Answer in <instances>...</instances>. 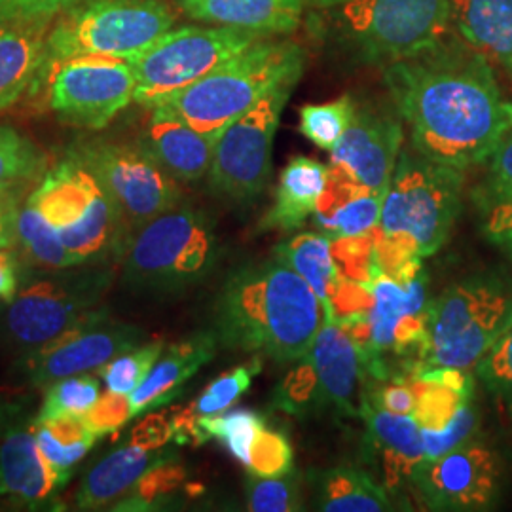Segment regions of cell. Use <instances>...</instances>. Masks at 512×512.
<instances>
[{
    "label": "cell",
    "instance_id": "45",
    "mask_svg": "<svg viewBox=\"0 0 512 512\" xmlns=\"http://www.w3.org/2000/svg\"><path fill=\"white\" fill-rule=\"evenodd\" d=\"M249 473L256 476L287 475L294 469L293 446L285 433L270 429L268 425L256 435L251 448Z\"/></svg>",
    "mask_w": 512,
    "mask_h": 512
},
{
    "label": "cell",
    "instance_id": "4",
    "mask_svg": "<svg viewBox=\"0 0 512 512\" xmlns=\"http://www.w3.org/2000/svg\"><path fill=\"white\" fill-rule=\"evenodd\" d=\"M219 255L215 222L202 209L181 203L137 228L118 264L129 291L167 296L198 285Z\"/></svg>",
    "mask_w": 512,
    "mask_h": 512
},
{
    "label": "cell",
    "instance_id": "21",
    "mask_svg": "<svg viewBox=\"0 0 512 512\" xmlns=\"http://www.w3.org/2000/svg\"><path fill=\"white\" fill-rule=\"evenodd\" d=\"M359 416L365 421L366 450L378 461L387 492H401L412 484L425 461L421 427L412 416H399L376 408L361 397Z\"/></svg>",
    "mask_w": 512,
    "mask_h": 512
},
{
    "label": "cell",
    "instance_id": "26",
    "mask_svg": "<svg viewBox=\"0 0 512 512\" xmlns=\"http://www.w3.org/2000/svg\"><path fill=\"white\" fill-rule=\"evenodd\" d=\"M181 10L202 23L251 31L289 33L298 27L304 0H177Z\"/></svg>",
    "mask_w": 512,
    "mask_h": 512
},
{
    "label": "cell",
    "instance_id": "51",
    "mask_svg": "<svg viewBox=\"0 0 512 512\" xmlns=\"http://www.w3.org/2000/svg\"><path fill=\"white\" fill-rule=\"evenodd\" d=\"M131 442L147 446V448H164L169 440H173L171 420L162 414H148L139 421L131 431Z\"/></svg>",
    "mask_w": 512,
    "mask_h": 512
},
{
    "label": "cell",
    "instance_id": "47",
    "mask_svg": "<svg viewBox=\"0 0 512 512\" xmlns=\"http://www.w3.org/2000/svg\"><path fill=\"white\" fill-rule=\"evenodd\" d=\"M363 397L376 408L399 416H412L416 408V395L403 378L370 380Z\"/></svg>",
    "mask_w": 512,
    "mask_h": 512
},
{
    "label": "cell",
    "instance_id": "31",
    "mask_svg": "<svg viewBox=\"0 0 512 512\" xmlns=\"http://www.w3.org/2000/svg\"><path fill=\"white\" fill-rule=\"evenodd\" d=\"M16 249L25 266L31 268H71L82 266L63 245L44 203L33 190L19 203L16 220Z\"/></svg>",
    "mask_w": 512,
    "mask_h": 512
},
{
    "label": "cell",
    "instance_id": "27",
    "mask_svg": "<svg viewBox=\"0 0 512 512\" xmlns=\"http://www.w3.org/2000/svg\"><path fill=\"white\" fill-rule=\"evenodd\" d=\"M329 183V165L308 156H296L281 171L272 209L262 217L258 232H294L313 217Z\"/></svg>",
    "mask_w": 512,
    "mask_h": 512
},
{
    "label": "cell",
    "instance_id": "30",
    "mask_svg": "<svg viewBox=\"0 0 512 512\" xmlns=\"http://www.w3.org/2000/svg\"><path fill=\"white\" fill-rule=\"evenodd\" d=\"M308 482L315 509L325 512L393 511V501L384 484L365 471L340 465L325 471H310Z\"/></svg>",
    "mask_w": 512,
    "mask_h": 512
},
{
    "label": "cell",
    "instance_id": "14",
    "mask_svg": "<svg viewBox=\"0 0 512 512\" xmlns=\"http://www.w3.org/2000/svg\"><path fill=\"white\" fill-rule=\"evenodd\" d=\"M342 19L351 40L368 59L389 63L444 42L452 23V0H348Z\"/></svg>",
    "mask_w": 512,
    "mask_h": 512
},
{
    "label": "cell",
    "instance_id": "42",
    "mask_svg": "<svg viewBox=\"0 0 512 512\" xmlns=\"http://www.w3.org/2000/svg\"><path fill=\"white\" fill-rule=\"evenodd\" d=\"M480 427V414L476 410L475 403L469 401L463 404L458 410V414L452 418V421L442 427V429H421V439H423V454L425 461H435L465 442L476 439Z\"/></svg>",
    "mask_w": 512,
    "mask_h": 512
},
{
    "label": "cell",
    "instance_id": "50",
    "mask_svg": "<svg viewBox=\"0 0 512 512\" xmlns=\"http://www.w3.org/2000/svg\"><path fill=\"white\" fill-rule=\"evenodd\" d=\"M488 194H512V131L490 156V173L484 184Z\"/></svg>",
    "mask_w": 512,
    "mask_h": 512
},
{
    "label": "cell",
    "instance_id": "53",
    "mask_svg": "<svg viewBox=\"0 0 512 512\" xmlns=\"http://www.w3.org/2000/svg\"><path fill=\"white\" fill-rule=\"evenodd\" d=\"M18 209L16 192L0 198V249H16Z\"/></svg>",
    "mask_w": 512,
    "mask_h": 512
},
{
    "label": "cell",
    "instance_id": "29",
    "mask_svg": "<svg viewBox=\"0 0 512 512\" xmlns=\"http://www.w3.org/2000/svg\"><path fill=\"white\" fill-rule=\"evenodd\" d=\"M452 23L473 50L512 76V0H452Z\"/></svg>",
    "mask_w": 512,
    "mask_h": 512
},
{
    "label": "cell",
    "instance_id": "43",
    "mask_svg": "<svg viewBox=\"0 0 512 512\" xmlns=\"http://www.w3.org/2000/svg\"><path fill=\"white\" fill-rule=\"evenodd\" d=\"M475 368L484 387L512 410V325L497 338Z\"/></svg>",
    "mask_w": 512,
    "mask_h": 512
},
{
    "label": "cell",
    "instance_id": "34",
    "mask_svg": "<svg viewBox=\"0 0 512 512\" xmlns=\"http://www.w3.org/2000/svg\"><path fill=\"white\" fill-rule=\"evenodd\" d=\"M44 167L46 156L27 135L12 126H0V198L38 179Z\"/></svg>",
    "mask_w": 512,
    "mask_h": 512
},
{
    "label": "cell",
    "instance_id": "33",
    "mask_svg": "<svg viewBox=\"0 0 512 512\" xmlns=\"http://www.w3.org/2000/svg\"><path fill=\"white\" fill-rule=\"evenodd\" d=\"M37 440L44 458L65 482L73 469L90 454L101 439L82 416H65L55 420L35 421Z\"/></svg>",
    "mask_w": 512,
    "mask_h": 512
},
{
    "label": "cell",
    "instance_id": "36",
    "mask_svg": "<svg viewBox=\"0 0 512 512\" xmlns=\"http://www.w3.org/2000/svg\"><path fill=\"white\" fill-rule=\"evenodd\" d=\"M200 431L205 442L219 440L220 444L243 463L245 467L251 461V448L256 435L266 427L262 414L253 410H234L230 414H219L209 418H198Z\"/></svg>",
    "mask_w": 512,
    "mask_h": 512
},
{
    "label": "cell",
    "instance_id": "46",
    "mask_svg": "<svg viewBox=\"0 0 512 512\" xmlns=\"http://www.w3.org/2000/svg\"><path fill=\"white\" fill-rule=\"evenodd\" d=\"M82 0H0V25L50 23Z\"/></svg>",
    "mask_w": 512,
    "mask_h": 512
},
{
    "label": "cell",
    "instance_id": "37",
    "mask_svg": "<svg viewBox=\"0 0 512 512\" xmlns=\"http://www.w3.org/2000/svg\"><path fill=\"white\" fill-rule=\"evenodd\" d=\"M247 509L253 512L302 511V475L289 471L281 476H256L249 473L245 482Z\"/></svg>",
    "mask_w": 512,
    "mask_h": 512
},
{
    "label": "cell",
    "instance_id": "13",
    "mask_svg": "<svg viewBox=\"0 0 512 512\" xmlns=\"http://www.w3.org/2000/svg\"><path fill=\"white\" fill-rule=\"evenodd\" d=\"M69 156L84 165L105 188L128 236L183 203L179 181L139 145L133 147L101 139L82 141L73 145Z\"/></svg>",
    "mask_w": 512,
    "mask_h": 512
},
{
    "label": "cell",
    "instance_id": "25",
    "mask_svg": "<svg viewBox=\"0 0 512 512\" xmlns=\"http://www.w3.org/2000/svg\"><path fill=\"white\" fill-rule=\"evenodd\" d=\"M175 458L165 448H147L129 440L101 459L76 492V509L95 511L122 499L154 467Z\"/></svg>",
    "mask_w": 512,
    "mask_h": 512
},
{
    "label": "cell",
    "instance_id": "7",
    "mask_svg": "<svg viewBox=\"0 0 512 512\" xmlns=\"http://www.w3.org/2000/svg\"><path fill=\"white\" fill-rule=\"evenodd\" d=\"M173 25L175 12L164 0H82L50 29L37 84L54 65L78 55L131 59Z\"/></svg>",
    "mask_w": 512,
    "mask_h": 512
},
{
    "label": "cell",
    "instance_id": "2",
    "mask_svg": "<svg viewBox=\"0 0 512 512\" xmlns=\"http://www.w3.org/2000/svg\"><path fill=\"white\" fill-rule=\"evenodd\" d=\"M323 325V306L310 285L279 256L245 262L224 279L213 306L222 348L277 363L300 361Z\"/></svg>",
    "mask_w": 512,
    "mask_h": 512
},
{
    "label": "cell",
    "instance_id": "23",
    "mask_svg": "<svg viewBox=\"0 0 512 512\" xmlns=\"http://www.w3.org/2000/svg\"><path fill=\"white\" fill-rule=\"evenodd\" d=\"M215 145L217 137L200 133L158 110H152L139 141V147L179 183H194L207 177Z\"/></svg>",
    "mask_w": 512,
    "mask_h": 512
},
{
    "label": "cell",
    "instance_id": "22",
    "mask_svg": "<svg viewBox=\"0 0 512 512\" xmlns=\"http://www.w3.org/2000/svg\"><path fill=\"white\" fill-rule=\"evenodd\" d=\"M215 330H200L162 351L147 378L128 395L133 418L171 403L181 395L184 384L211 363L219 351Z\"/></svg>",
    "mask_w": 512,
    "mask_h": 512
},
{
    "label": "cell",
    "instance_id": "16",
    "mask_svg": "<svg viewBox=\"0 0 512 512\" xmlns=\"http://www.w3.org/2000/svg\"><path fill=\"white\" fill-rule=\"evenodd\" d=\"M145 330L110 319L105 308L93 311L54 342L19 357L18 368L25 384L48 387L74 374L97 372L114 357L141 346Z\"/></svg>",
    "mask_w": 512,
    "mask_h": 512
},
{
    "label": "cell",
    "instance_id": "24",
    "mask_svg": "<svg viewBox=\"0 0 512 512\" xmlns=\"http://www.w3.org/2000/svg\"><path fill=\"white\" fill-rule=\"evenodd\" d=\"M384 194L372 192L344 169L329 165V183L317 203L313 222L330 239L361 236L382 220Z\"/></svg>",
    "mask_w": 512,
    "mask_h": 512
},
{
    "label": "cell",
    "instance_id": "48",
    "mask_svg": "<svg viewBox=\"0 0 512 512\" xmlns=\"http://www.w3.org/2000/svg\"><path fill=\"white\" fill-rule=\"evenodd\" d=\"M82 418L99 437L114 433L133 420L128 395L107 391V395H101Z\"/></svg>",
    "mask_w": 512,
    "mask_h": 512
},
{
    "label": "cell",
    "instance_id": "38",
    "mask_svg": "<svg viewBox=\"0 0 512 512\" xmlns=\"http://www.w3.org/2000/svg\"><path fill=\"white\" fill-rule=\"evenodd\" d=\"M355 107L349 95L330 103L306 105L300 109V133L315 147L330 152L348 129Z\"/></svg>",
    "mask_w": 512,
    "mask_h": 512
},
{
    "label": "cell",
    "instance_id": "49",
    "mask_svg": "<svg viewBox=\"0 0 512 512\" xmlns=\"http://www.w3.org/2000/svg\"><path fill=\"white\" fill-rule=\"evenodd\" d=\"M482 230L494 243H512V194L482 192Z\"/></svg>",
    "mask_w": 512,
    "mask_h": 512
},
{
    "label": "cell",
    "instance_id": "9",
    "mask_svg": "<svg viewBox=\"0 0 512 512\" xmlns=\"http://www.w3.org/2000/svg\"><path fill=\"white\" fill-rule=\"evenodd\" d=\"M35 192L78 264L120 262L128 232L109 194L84 165L67 156Z\"/></svg>",
    "mask_w": 512,
    "mask_h": 512
},
{
    "label": "cell",
    "instance_id": "11",
    "mask_svg": "<svg viewBox=\"0 0 512 512\" xmlns=\"http://www.w3.org/2000/svg\"><path fill=\"white\" fill-rule=\"evenodd\" d=\"M363 380L361 357L355 342L336 321L323 319L310 351L275 389V410L296 418L359 416L357 387Z\"/></svg>",
    "mask_w": 512,
    "mask_h": 512
},
{
    "label": "cell",
    "instance_id": "8",
    "mask_svg": "<svg viewBox=\"0 0 512 512\" xmlns=\"http://www.w3.org/2000/svg\"><path fill=\"white\" fill-rule=\"evenodd\" d=\"M463 169L404 148L385 190L380 226L385 236L410 239L421 256L448 241L461 213Z\"/></svg>",
    "mask_w": 512,
    "mask_h": 512
},
{
    "label": "cell",
    "instance_id": "20",
    "mask_svg": "<svg viewBox=\"0 0 512 512\" xmlns=\"http://www.w3.org/2000/svg\"><path fill=\"white\" fill-rule=\"evenodd\" d=\"M372 293L374 302L368 311V332L357 351L365 376L370 380H391L397 378L395 346L401 323L431 306L427 298V274L421 270L406 285L380 274L372 283Z\"/></svg>",
    "mask_w": 512,
    "mask_h": 512
},
{
    "label": "cell",
    "instance_id": "3",
    "mask_svg": "<svg viewBox=\"0 0 512 512\" xmlns=\"http://www.w3.org/2000/svg\"><path fill=\"white\" fill-rule=\"evenodd\" d=\"M114 264L71 268L23 266L19 291L0 304V338L21 355L54 342L93 311L114 283Z\"/></svg>",
    "mask_w": 512,
    "mask_h": 512
},
{
    "label": "cell",
    "instance_id": "17",
    "mask_svg": "<svg viewBox=\"0 0 512 512\" xmlns=\"http://www.w3.org/2000/svg\"><path fill=\"white\" fill-rule=\"evenodd\" d=\"M35 416L29 399H0V497L46 511L67 482L38 446Z\"/></svg>",
    "mask_w": 512,
    "mask_h": 512
},
{
    "label": "cell",
    "instance_id": "15",
    "mask_svg": "<svg viewBox=\"0 0 512 512\" xmlns=\"http://www.w3.org/2000/svg\"><path fill=\"white\" fill-rule=\"evenodd\" d=\"M44 76L55 118L65 126L92 131L107 128L133 101L137 86L131 61L112 55L71 57Z\"/></svg>",
    "mask_w": 512,
    "mask_h": 512
},
{
    "label": "cell",
    "instance_id": "1",
    "mask_svg": "<svg viewBox=\"0 0 512 512\" xmlns=\"http://www.w3.org/2000/svg\"><path fill=\"white\" fill-rule=\"evenodd\" d=\"M385 86L420 154L459 169L490 160L512 131V103L490 61L469 44L440 42L389 63Z\"/></svg>",
    "mask_w": 512,
    "mask_h": 512
},
{
    "label": "cell",
    "instance_id": "18",
    "mask_svg": "<svg viewBox=\"0 0 512 512\" xmlns=\"http://www.w3.org/2000/svg\"><path fill=\"white\" fill-rule=\"evenodd\" d=\"M501 478L497 452L473 439L442 458L423 461L412 486L431 511H490L501 494Z\"/></svg>",
    "mask_w": 512,
    "mask_h": 512
},
{
    "label": "cell",
    "instance_id": "5",
    "mask_svg": "<svg viewBox=\"0 0 512 512\" xmlns=\"http://www.w3.org/2000/svg\"><path fill=\"white\" fill-rule=\"evenodd\" d=\"M304 52L291 42L258 40L154 109L219 139L241 114L287 76L302 74Z\"/></svg>",
    "mask_w": 512,
    "mask_h": 512
},
{
    "label": "cell",
    "instance_id": "10",
    "mask_svg": "<svg viewBox=\"0 0 512 512\" xmlns=\"http://www.w3.org/2000/svg\"><path fill=\"white\" fill-rule=\"evenodd\" d=\"M264 35L234 27L186 25L171 29L131 57L135 73V97L141 107L154 109L173 93L181 92L222 63L245 52Z\"/></svg>",
    "mask_w": 512,
    "mask_h": 512
},
{
    "label": "cell",
    "instance_id": "19",
    "mask_svg": "<svg viewBox=\"0 0 512 512\" xmlns=\"http://www.w3.org/2000/svg\"><path fill=\"white\" fill-rule=\"evenodd\" d=\"M401 145L403 126L395 114L366 105L355 107L348 129L330 150V165L385 196Z\"/></svg>",
    "mask_w": 512,
    "mask_h": 512
},
{
    "label": "cell",
    "instance_id": "28",
    "mask_svg": "<svg viewBox=\"0 0 512 512\" xmlns=\"http://www.w3.org/2000/svg\"><path fill=\"white\" fill-rule=\"evenodd\" d=\"M50 23L0 25V114L38 82Z\"/></svg>",
    "mask_w": 512,
    "mask_h": 512
},
{
    "label": "cell",
    "instance_id": "35",
    "mask_svg": "<svg viewBox=\"0 0 512 512\" xmlns=\"http://www.w3.org/2000/svg\"><path fill=\"white\" fill-rule=\"evenodd\" d=\"M101 397V378L90 372L74 374L46 387L35 421L84 416Z\"/></svg>",
    "mask_w": 512,
    "mask_h": 512
},
{
    "label": "cell",
    "instance_id": "40",
    "mask_svg": "<svg viewBox=\"0 0 512 512\" xmlns=\"http://www.w3.org/2000/svg\"><path fill=\"white\" fill-rule=\"evenodd\" d=\"M164 351V342H148L137 348L128 349L114 357L103 368H99V378L107 385L110 393L129 395L141 384Z\"/></svg>",
    "mask_w": 512,
    "mask_h": 512
},
{
    "label": "cell",
    "instance_id": "12",
    "mask_svg": "<svg viewBox=\"0 0 512 512\" xmlns=\"http://www.w3.org/2000/svg\"><path fill=\"white\" fill-rule=\"evenodd\" d=\"M302 74L275 84L256 105L241 114L217 139L209 188L226 202H255L270 183L272 147L283 109Z\"/></svg>",
    "mask_w": 512,
    "mask_h": 512
},
{
    "label": "cell",
    "instance_id": "32",
    "mask_svg": "<svg viewBox=\"0 0 512 512\" xmlns=\"http://www.w3.org/2000/svg\"><path fill=\"white\" fill-rule=\"evenodd\" d=\"M330 243L332 239L321 232H304L279 243L275 247V256L289 264L310 285L323 306V319L334 321L330 298L340 279V272L332 260Z\"/></svg>",
    "mask_w": 512,
    "mask_h": 512
},
{
    "label": "cell",
    "instance_id": "41",
    "mask_svg": "<svg viewBox=\"0 0 512 512\" xmlns=\"http://www.w3.org/2000/svg\"><path fill=\"white\" fill-rule=\"evenodd\" d=\"M262 370V361L256 357L247 365H239L219 376L215 382L207 385L202 395L190 404L192 412L198 418L219 416L226 412L232 404L238 403L239 397L251 387L253 378Z\"/></svg>",
    "mask_w": 512,
    "mask_h": 512
},
{
    "label": "cell",
    "instance_id": "52",
    "mask_svg": "<svg viewBox=\"0 0 512 512\" xmlns=\"http://www.w3.org/2000/svg\"><path fill=\"white\" fill-rule=\"evenodd\" d=\"M23 264L18 249H0V304L10 302L19 291Z\"/></svg>",
    "mask_w": 512,
    "mask_h": 512
},
{
    "label": "cell",
    "instance_id": "54",
    "mask_svg": "<svg viewBox=\"0 0 512 512\" xmlns=\"http://www.w3.org/2000/svg\"><path fill=\"white\" fill-rule=\"evenodd\" d=\"M308 4L313 6H319V8H330V6H338V4H346L348 0H304Z\"/></svg>",
    "mask_w": 512,
    "mask_h": 512
},
{
    "label": "cell",
    "instance_id": "39",
    "mask_svg": "<svg viewBox=\"0 0 512 512\" xmlns=\"http://www.w3.org/2000/svg\"><path fill=\"white\" fill-rule=\"evenodd\" d=\"M378 234L380 224L361 236L332 239L330 253L342 277L372 287L376 277L382 274L378 268Z\"/></svg>",
    "mask_w": 512,
    "mask_h": 512
},
{
    "label": "cell",
    "instance_id": "6",
    "mask_svg": "<svg viewBox=\"0 0 512 512\" xmlns=\"http://www.w3.org/2000/svg\"><path fill=\"white\" fill-rule=\"evenodd\" d=\"M511 325V272L490 270L456 281L431 300L420 372L473 368Z\"/></svg>",
    "mask_w": 512,
    "mask_h": 512
},
{
    "label": "cell",
    "instance_id": "44",
    "mask_svg": "<svg viewBox=\"0 0 512 512\" xmlns=\"http://www.w3.org/2000/svg\"><path fill=\"white\" fill-rule=\"evenodd\" d=\"M184 480L183 467L175 465L173 459L148 471L128 494L118 499L116 511H145L165 495L175 492Z\"/></svg>",
    "mask_w": 512,
    "mask_h": 512
}]
</instances>
